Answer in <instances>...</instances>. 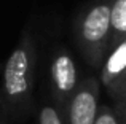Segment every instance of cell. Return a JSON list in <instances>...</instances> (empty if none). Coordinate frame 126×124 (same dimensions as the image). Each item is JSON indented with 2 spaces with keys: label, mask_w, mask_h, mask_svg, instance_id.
I'll return each instance as SVG.
<instances>
[{
  "label": "cell",
  "mask_w": 126,
  "mask_h": 124,
  "mask_svg": "<svg viewBox=\"0 0 126 124\" xmlns=\"http://www.w3.org/2000/svg\"><path fill=\"white\" fill-rule=\"evenodd\" d=\"M38 124H65L64 115L53 100L42 103L38 110Z\"/></svg>",
  "instance_id": "52a82bcc"
},
{
  "label": "cell",
  "mask_w": 126,
  "mask_h": 124,
  "mask_svg": "<svg viewBox=\"0 0 126 124\" xmlns=\"http://www.w3.org/2000/svg\"><path fill=\"white\" fill-rule=\"evenodd\" d=\"M48 83L51 100L61 112L67 107L70 97L80 86V70L70 51L64 46H56L48 61Z\"/></svg>",
  "instance_id": "3957f363"
},
{
  "label": "cell",
  "mask_w": 126,
  "mask_h": 124,
  "mask_svg": "<svg viewBox=\"0 0 126 124\" xmlns=\"http://www.w3.org/2000/svg\"><path fill=\"white\" fill-rule=\"evenodd\" d=\"M125 70H126V38H123L120 43L110 48L104 64H102L101 76H99L102 86L109 89L123 75Z\"/></svg>",
  "instance_id": "5b68a950"
},
{
  "label": "cell",
  "mask_w": 126,
  "mask_h": 124,
  "mask_svg": "<svg viewBox=\"0 0 126 124\" xmlns=\"http://www.w3.org/2000/svg\"><path fill=\"white\" fill-rule=\"evenodd\" d=\"M0 124H11L10 118L6 116V113H5V110L2 108V105H0Z\"/></svg>",
  "instance_id": "8fae6325"
},
{
  "label": "cell",
  "mask_w": 126,
  "mask_h": 124,
  "mask_svg": "<svg viewBox=\"0 0 126 124\" xmlns=\"http://www.w3.org/2000/svg\"><path fill=\"white\" fill-rule=\"evenodd\" d=\"M38 51L34 35L24 30L2 68L0 105L11 124L22 123L34 112V84Z\"/></svg>",
  "instance_id": "6da1fadb"
},
{
  "label": "cell",
  "mask_w": 126,
  "mask_h": 124,
  "mask_svg": "<svg viewBox=\"0 0 126 124\" xmlns=\"http://www.w3.org/2000/svg\"><path fill=\"white\" fill-rule=\"evenodd\" d=\"M107 92L113 100L126 99V70L123 72V75L107 89Z\"/></svg>",
  "instance_id": "ba28073f"
},
{
  "label": "cell",
  "mask_w": 126,
  "mask_h": 124,
  "mask_svg": "<svg viewBox=\"0 0 126 124\" xmlns=\"http://www.w3.org/2000/svg\"><path fill=\"white\" fill-rule=\"evenodd\" d=\"M2 68H3V67H2V65H0V70H2Z\"/></svg>",
  "instance_id": "7c38bea8"
},
{
  "label": "cell",
  "mask_w": 126,
  "mask_h": 124,
  "mask_svg": "<svg viewBox=\"0 0 126 124\" xmlns=\"http://www.w3.org/2000/svg\"><path fill=\"white\" fill-rule=\"evenodd\" d=\"M94 124H120V123H118V118H117V115H115V112H113L112 107L101 105Z\"/></svg>",
  "instance_id": "9c48e42d"
},
{
  "label": "cell",
  "mask_w": 126,
  "mask_h": 124,
  "mask_svg": "<svg viewBox=\"0 0 126 124\" xmlns=\"http://www.w3.org/2000/svg\"><path fill=\"white\" fill-rule=\"evenodd\" d=\"M112 41L110 48L126 38V0H112L110 10Z\"/></svg>",
  "instance_id": "8992f818"
},
{
  "label": "cell",
  "mask_w": 126,
  "mask_h": 124,
  "mask_svg": "<svg viewBox=\"0 0 126 124\" xmlns=\"http://www.w3.org/2000/svg\"><path fill=\"white\" fill-rule=\"evenodd\" d=\"M118 118V123L120 124H126V99L121 100H115V105L112 107Z\"/></svg>",
  "instance_id": "30bf717a"
},
{
  "label": "cell",
  "mask_w": 126,
  "mask_h": 124,
  "mask_svg": "<svg viewBox=\"0 0 126 124\" xmlns=\"http://www.w3.org/2000/svg\"><path fill=\"white\" fill-rule=\"evenodd\" d=\"M101 80L96 76H86L70 97L64 108L65 124H94L99 113Z\"/></svg>",
  "instance_id": "277c9868"
},
{
  "label": "cell",
  "mask_w": 126,
  "mask_h": 124,
  "mask_svg": "<svg viewBox=\"0 0 126 124\" xmlns=\"http://www.w3.org/2000/svg\"><path fill=\"white\" fill-rule=\"evenodd\" d=\"M112 0H97L78 16L74 34L81 56L93 68H101L110 51Z\"/></svg>",
  "instance_id": "7a4b0ae2"
}]
</instances>
